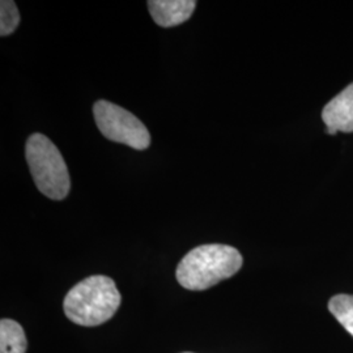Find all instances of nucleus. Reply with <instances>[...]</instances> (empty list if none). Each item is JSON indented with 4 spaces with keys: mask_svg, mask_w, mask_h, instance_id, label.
Masks as SVG:
<instances>
[{
    "mask_svg": "<svg viewBox=\"0 0 353 353\" xmlns=\"http://www.w3.org/2000/svg\"><path fill=\"white\" fill-rule=\"evenodd\" d=\"M242 267L241 252L228 245H202L188 252L176 267L178 283L189 290H205L232 278Z\"/></svg>",
    "mask_w": 353,
    "mask_h": 353,
    "instance_id": "f257e3e1",
    "label": "nucleus"
},
{
    "mask_svg": "<svg viewBox=\"0 0 353 353\" xmlns=\"http://www.w3.org/2000/svg\"><path fill=\"white\" fill-rule=\"evenodd\" d=\"M328 309L341 326L353 336V296L351 294L334 296L328 303Z\"/></svg>",
    "mask_w": 353,
    "mask_h": 353,
    "instance_id": "6e6552de",
    "label": "nucleus"
},
{
    "mask_svg": "<svg viewBox=\"0 0 353 353\" xmlns=\"http://www.w3.org/2000/svg\"><path fill=\"white\" fill-rule=\"evenodd\" d=\"M26 332L20 323L12 319L0 322V353H26Z\"/></svg>",
    "mask_w": 353,
    "mask_h": 353,
    "instance_id": "0eeeda50",
    "label": "nucleus"
},
{
    "mask_svg": "<svg viewBox=\"0 0 353 353\" xmlns=\"http://www.w3.org/2000/svg\"><path fill=\"white\" fill-rule=\"evenodd\" d=\"M93 115L96 125L106 139L126 144L137 151H144L150 147L151 135L148 128L126 109L100 100L93 105Z\"/></svg>",
    "mask_w": 353,
    "mask_h": 353,
    "instance_id": "20e7f679",
    "label": "nucleus"
},
{
    "mask_svg": "<svg viewBox=\"0 0 353 353\" xmlns=\"http://www.w3.org/2000/svg\"><path fill=\"white\" fill-rule=\"evenodd\" d=\"M322 118L328 128L353 132V83L328 102Z\"/></svg>",
    "mask_w": 353,
    "mask_h": 353,
    "instance_id": "423d86ee",
    "label": "nucleus"
},
{
    "mask_svg": "<svg viewBox=\"0 0 353 353\" xmlns=\"http://www.w3.org/2000/svg\"><path fill=\"white\" fill-rule=\"evenodd\" d=\"M20 24V13L12 0H1L0 3V34L10 36Z\"/></svg>",
    "mask_w": 353,
    "mask_h": 353,
    "instance_id": "1a4fd4ad",
    "label": "nucleus"
},
{
    "mask_svg": "<svg viewBox=\"0 0 353 353\" xmlns=\"http://www.w3.org/2000/svg\"><path fill=\"white\" fill-rule=\"evenodd\" d=\"M26 157L37 189L52 201L64 199L71 179L62 153L48 137L33 134L26 145Z\"/></svg>",
    "mask_w": 353,
    "mask_h": 353,
    "instance_id": "7ed1b4c3",
    "label": "nucleus"
},
{
    "mask_svg": "<svg viewBox=\"0 0 353 353\" xmlns=\"http://www.w3.org/2000/svg\"><path fill=\"white\" fill-rule=\"evenodd\" d=\"M113 279L94 275L81 280L64 299L65 316L79 326L93 327L108 322L121 305Z\"/></svg>",
    "mask_w": 353,
    "mask_h": 353,
    "instance_id": "f03ea898",
    "label": "nucleus"
},
{
    "mask_svg": "<svg viewBox=\"0 0 353 353\" xmlns=\"http://www.w3.org/2000/svg\"><path fill=\"white\" fill-rule=\"evenodd\" d=\"M195 0H151L148 8L152 19L163 28L183 24L195 11Z\"/></svg>",
    "mask_w": 353,
    "mask_h": 353,
    "instance_id": "39448f33",
    "label": "nucleus"
},
{
    "mask_svg": "<svg viewBox=\"0 0 353 353\" xmlns=\"http://www.w3.org/2000/svg\"><path fill=\"white\" fill-rule=\"evenodd\" d=\"M183 353H192V352H183Z\"/></svg>",
    "mask_w": 353,
    "mask_h": 353,
    "instance_id": "9d476101",
    "label": "nucleus"
}]
</instances>
